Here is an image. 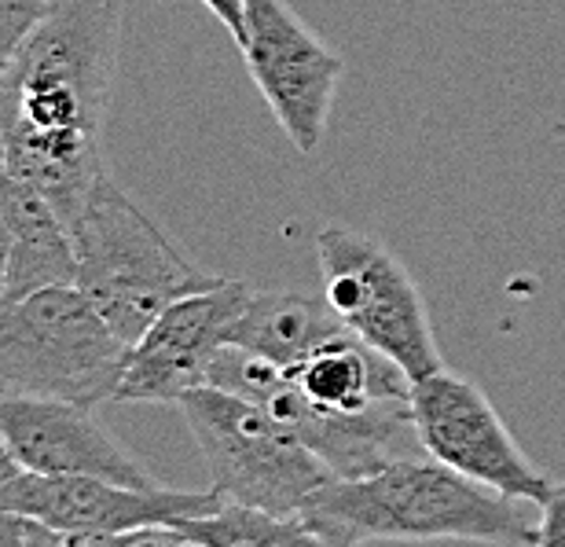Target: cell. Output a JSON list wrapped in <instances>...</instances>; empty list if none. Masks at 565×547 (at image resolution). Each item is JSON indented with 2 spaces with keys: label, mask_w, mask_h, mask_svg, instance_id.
I'll return each mask as SVG.
<instances>
[{
  "label": "cell",
  "mask_w": 565,
  "mask_h": 547,
  "mask_svg": "<svg viewBox=\"0 0 565 547\" xmlns=\"http://www.w3.org/2000/svg\"><path fill=\"white\" fill-rule=\"evenodd\" d=\"M74 287L121 341H137L177 298L217 287L224 276L199 269L162 228L104 177L71 221Z\"/></svg>",
  "instance_id": "obj_3"
},
{
  "label": "cell",
  "mask_w": 565,
  "mask_h": 547,
  "mask_svg": "<svg viewBox=\"0 0 565 547\" xmlns=\"http://www.w3.org/2000/svg\"><path fill=\"white\" fill-rule=\"evenodd\" d=\"M137 544H195V547H290V544H312L309 529L298 518H282L273 511L235 504V499H221L217 507L206 515L180 518L173 526H151V529H132L121 533L118 547H137Z\"/></svg>",
  "instance_id": "obj_13"
},
{
  "label": "cell",
  "mask_w": 565,
  "mask_h": 547,
  "mask_svg": "<svg viewBox=\"0 0 565 547\" xmlns=\"http://www.w3.org/2000/svg\"><path fill=\"white\" fill-rule=\"evenodd\" d=\"M206 382L262 404L334 477L371 474L393 460V441L412 427V379L349 330L327 338L294 368L221 346Z\"/></svg>",
  "instance_id": "obj_1"
},
{
  "label": "cell",
  "mask_w": 565,
  "mask_h": 547,
  "mask_svg": "<svg viewBox=\"0 0 565 547\" xmlns=\"http://www.w3.org/2000/svg\"><path fill=\"white\" fill-rule=\"evenodd\" d=\"M239 52L282 136L301 155L320 151L345 74L342 55L327 49L287 0H246Z\"/></svg>",
  "instance_id": "obj_9"
},
{
  "label": "cell",
  "mask_w": 565,
  "mask_h": 547,
  "mask_svg": "<svg viewBox=\"0 0 565 547\" xmlns=\"http://www.w3.org/2000/svg\"><path fill=\"white\" fill-rule=\"evenodd\" d=\"M52 0H0V71L15 60V52L38 30Z\"/></svg>",
  "instance_id": "obj_14"
},
{
  "label": "cell",
  "mask_w": 565,
  "mask_h": 547,
  "mask_svg": "<svg viewBox=\"0 0 565 547\" xmlns=\"http://www.w3.org/2000/svg\"><path fill=\"white\" fill-rule=\"evenodd\" d=\"M221 504L217 488L118 485L93 474H38L19 471L0 488V511L41 518L66 533V547H118L121 533L173 526L180 518L206 515Z\"/></svg>",
  "instance_id": "obj_8"
},
{
  "label": "cell",
  "mask_w": 565,
  "mask_h": 547,
  "mask_svg": "<svg viewBox=\"0 0 565 547\" xmlns=\"http://www.w3.org/2000/svg\"><path fill=\"white\" fill-rule=\"evenodd\" d=\"M0 547H66V533L19 511H0Z\"/></svg>",
  "instance_id": "obj_15"
},
{
  "label": "cell",
  "mask_w": 565,
  "mask_h": 547,
  "mask_svg": "<svg viewBox=\"0 0 565 547\" xmlns=\"http://www.w3.org/2000/svg\"><path fill=\"white\" fill-rule=\"evenodd\" d=\"M180 408L221 499L298 518L305 499L331 477L312 449L239 393L206 382L180 397Z\"/></svg>",
  "instance_id": "obj_5"
},
{
  "label": "cell",
  "mask_w": 565,
  "mask_h": 547,
  "mask_svg": "<svg viewBox=\"0 0 565 547\" xmlns=\"http://www.w3.org/2000/svg\"><path fill=\"white\" fill-rule=\"evenodd\" d=\"M536 544L540 547H565V482L551 485L547 499L540 504Z\"/></svg>",
  "instance_id": "obj_16"
},
{
  "label": "cell",
  "mask_w": 565,
  "mask_h": 547,
  "mask_svg": "<svg viewBox=\"0 0 565 547\" xmlns=\"http://www.w3.org/2000/svg\"><path fill=\"white\" fill-rule=\"evenodd\" d=\"M19 471H22V463L15 460V455H11V449H8V444L0 441V488H4V485H8L11 477H15Z\"/></svg>",
  "instance_id": "obj_19"
},
{
  "label": "cell",
  "mask_w": 565,
  "mask_h": 547,
  "mask_svg": "<svg viewBox=\"0 0 565 547\" xmlns=\"http://www.w3.org/2000/svg\"><path fill=\"white\" fill-rule=\"evenodd\" d=\"M8 254H11V228L4 202H0V294H4V276H8Z\"/></svg>",
  "instance_id": "obj_18"
},
{
  "label": "cell",
  "mask_w": 565,
  "mask_h": 547,
  "mask_svg": "<svg viewBox=\"0 0 565 547\" xmlns=\"http://www.w3.org/2000/svg\"><path fill=\"white\" fill-rule=\"evenodd\" d=\"M0 441L38 474H93L118 485H158L143 463L96 419V408L0 393Z\"/></svg>",
  "instance_id": "obj_11"
},
{
  "label": "cell",
  "mask_w": 565,
  "mask_h": 547,
  "mask_svg": "<svg viewBox=\"0 0 565 547\" xmlns=\"http://www.w3.org/2000/svg\"><path fill=\"white\" fill-rule=\"evenodd\" d=\"M342 320L327 302L290 291H250V298L228 327L224 346H239L276 368H294L327 338L342 335Z\"/></svg>",
  "instance_id": "obj_12"
},
{
  "label": "cell",
  "mask_w": 565,
  "mask_h": 547,
  "mask_svg": "<svg viewBox=\"0 0 565 547\" xmlns=\"http://www.w3.org/2000/svg\"><path fill=\"white\" fill-rule=\"evenodd\" d=\"M246 280H221L217 287L177 298L154 316L129 346L115 401L121 404H180L195 386H206L210 360L228 338L232 320L250 298Z\"/></svg>",
  "instance_id": "obj_10"
},
{
  "label": "cell",
  "mask_w": 565,
  "mask_h": 547,
  "mask_svg": "<svg viewBox=\"0 0 565 547\" xmlns=\"http://www.w3.org/2000/svg\"><path fill=\"white\" fill-rule=\"evenodd\" d=\"M213 15L221 19V27L232 33V41L239 44L243 41V30H246V0H202Z\"/></svg>",
  "instance_id": "obj_17"
},
{
  "label": "cell",
  "mask_w": 565,
  "mask_h": 547,
  "mask_svg": "<svg viewBox=\"0 0 565 547\" xmlns=\"http://www.w3.org/2000/svg\"><path fill=\"white\" fill-rule=\"evenodd\" d=\"M408 408L415 438L434 460L522 504L547 499L555 482L522 452L492 401L467 375L448 364L423 375L412 382Z\"/></svg>",
  "instance_id": "obj_7"
},
{
  "label": "cell",
  "mask_w": 565,
  "mask_h": 547,
  "mask_svg": "<svg viewBox=\"0 0 565 547\" xmlns=\"http://www.w3.org/2000/svg\"><path fill=\"white\" fill-rule=\"evenodd\" d=\"M129 341L77 287H44L0 302V393L99 408L115 401Z\"/></svg>",
  "instance_id": "obj_4"
},
{
  "label": "cell",
  "mask_w": 565,
  "mask_h": 547,
  "mask_svg": "<svg viewBox=\"0 0 565 547\" xmlns=\"http://www.w3.org/2000/svg\"><path fill=\"white\" fill-rule=\"evenodd\" d=\"M316 261L323 302L349 335L390 357L412 382L445 368L419 283L382 239L349 224H323Z\"/></svg>",
  "instance_id": "obj_6"
},
{
  "label": "cell",
  "mask_w": 565,
  "mask_h": 547,
  "mask_svg": "<svg viewBox=\"0 0 565 547\" xmlns=\"http://www.w3.org/2000/svg\"><path fill=\"white\" fill-rule=\"evenodd\" d=\"M522 499L470 482L440 460L393 455L371 474L327 477L305 499L298 522L312 544L349 547L364 540H470L536 544V522Z\"/></svg>",
  "instance_id": "obj_2"
}]
</instances>
